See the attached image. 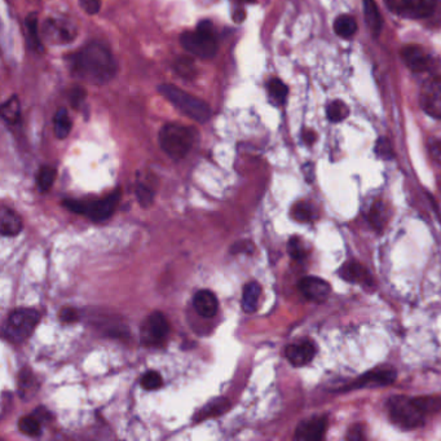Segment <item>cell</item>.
<instances>
[{
	"instance_id": "ab89813d",
	"label": "cell",
	"mask_w": 441,
	"mask_h": 441,
	"mask_svg": "<svg viewBox=\"0 0 441 441\" xmlns=\"http://www.w3.org/2000/svg\"><path fill=\"white\" fill-rule=\"evenodd\" d=\"M430 151H431L432 157H434L436 161L441 162V140L432 141V143H431V146H430Z\"/></svg>"
},
{
	"instance_id": "f1b7e54d",
	"label": "cell",
	"mask_w": 441,
	"mask_h": 441,
	"mask_svg": "<svg viewBox=\"0 0 441 441\" xmlns=\"http://www.w3.org/2000/svg\"><path fill=\"white\" fill-rule=\"evenodd\" d=\"M56 179V170L51 166H43L38 176H36V183L38 188L41 192H47L51 186H54Z\"/></svg>"
},
{
	"instance_id": "e0dca14e",
	"label": "cell",
	"mask_w": 441,
	"mask_h": 441,
	"mask_svg": "<svg viewBox=\"0 0 441 441\" xmlns=\"http://www.w3.org/2000/svg\"><path fill=\"white\" fill-rule=\"evenodd\" d=\"M193 305L202 318H214L218 312V299L210 290H200L193 298Z\"/></svg>"
},
{
	"instance_id": "8d00e7d4",
	"label": "cell",
	"mask_w": 441,
	"mask_h": 441,
	"mask_svg": "<svg viewBox=\"0 0 441 441\" xmlns=\"http://www.w3.org/2000/svg\"><path fill=\"white\" fill-rule=\"evenodd\" d=\"M59 318H60V321L64 323V324H73V323H76V320H78V313H76V310L74 308L66 307V308H62L60 310Z\"/></svg>"
},
{
	"instance_id": "f546056e",
	"label": "cell",
	"mask_w": 441,
	"mask_h": 441,
	"mask_svg": "<svg viewBox=\"0 0 441 441\" xmlns=\"http://www.w3.org/2000/svg\"><path fill=\"white\" fill-rule=\"evenodd\" d=\"M26 29H28L29 41L33 49H36L38 52H43V46H41L39 35H38V19L36 14H29L26 19Z\"/></svg>"
},
{
	"instance_id": "d6986e66",
	"label": "cell",
	"mask_w": 441,
	"mask_h": 441,
	"mask_svg": "<svg viewBox=\"0 0 441 441\" xmlns=\"http://www.w3.org/2000/svg\"><path fill=\"white\" fill-rule=\"evenodd\" d=\"M262 294V288L258 283H248L242 294V308L248 313L255 312Z\"/></svg>"
},
{
	"instance_id": "4dcf8cb0",
	"label": "cell",
	"mask_w": 441,
	"mask_h": 441,
	"mask_svg": "<svg viewBox=\"0 0 441 441\" xmlns=\"http://www.w3.org/2000/svg\"><path fill=\"white\" fill-rule=\"evenodd\" d=\"M348 113H350L348 106L340 100L333 101L326 109V114H328V118L330 119L331 122L345 121V118L348 117Z\"/></svg>"
},
{
	"instance_id": "603a6c76",
	"label": "cell",
	"mask_w": 441,
	"mask_h": 441,
	"mask_svg": "<svg viewBox=\"0 0 441 441\" xmlns=\"http://www.w3.org/2000/svg\"><path fill=\"white\" fill-rule=\"evenodd\" d=\"M1 117L8 123H19L21 119V105L19 97L12 96L1 106Z\"/></svg>"
},
{
	"instance_id": "83f0119b",
	"label": "cell",
	"mask_w": 441,
	"mask_h": 441,
	"mask_svg": "<svg viewBox=\"0 0 441 441\" xmlns=\"http://www.w3.org/2000/svg\"><path fill=\"white\" fill-rule=\"evenodd\" d=\"M268 92L275 103H285V100L288 97L289 90H288V86L283 81L273 78L268 82Z\"/></svg>"
},
{
	"instance_id": "6da1fadb",
	"label": "cell",
	"mask_w": 441,
	"mask_h": 441,
	"mask_svg": "<svg viewBox=\"0 0 441 441\" xmlns=\"http://www.w3.org/2000/svg\"><path fill=\"white\" fill-rule=\"evenodd\" d=\"M76 76L93 84H105L117 73V64L111 51L100 43H90L73 57Z\"/></svg>"
},
{
	"instance_id": "9c48e42d",
	"label": "cell",
	"mask_w": 441,
	"mask_h": 441,
	"mask_svg": "<svg viewBox=\"0 0 441 441\" xmlns=\"http://www.w3.org/2000/svg\"><path fill=\"white\" fill-rule=\"evenodd\" d=\"M170 325L162 312H153L141 328V340L146 345H159L168 335Z\"/></svg>"
},
{
	"instance_id": "7a4b0ae2",
	"label": "cell",
	"mask_w": 441,
	"mask_h": 441,
	"mask_svg": "<svg viewBox=\"0 0 441 441\" xmlns=\"http://www.w3.org/2000/svg\"><path fill=\"white\" fill-rule=\"evenodd\" d=\"M387 407L391 421L405 430L421 427L427 417L417 397L392 396L387 402Z\"/></svg>"
},
{
	"instance_id": "5b68a950",
	"label": "cell",
	"mask_w": 441,
	"mask_h": 441,
	"mask_svg": "<svg viewBox=\"0 0 441 441\" xmlns=\"http://www.w3.org/2000/svg\"><path fill=\"white\" fill-rule=\"evenodd\" d=\"M180 43L186 51L201 59H211L218 51L214 26L210 21H201L196 31L183 33Z\"/></svg>"
},
{
	"instance_id": "9a60e30c",
	"label": "cell",
	"mask_w": 441,
	"mask_h": 441,
	"mask_svg": "<svg viewBox=\"0 0 441 441\" xmlns=\"http://www.w3.org/2000/svg\"><path fill=\"white\" fill-rule=\"evenodd\" d=\"M285 355L291 365L300 368V366L310 364L313 360L316 355V345H313L310 340H302L294 345H288Z\"/></svg>"
},
{
	"instance_id": "7402d4cb",
	"label": "cell",
	"mask_w": 441,
	"mask_h": 441,
	"mask_svg": "<svg viewBox=\"0 0 441 441\" xmlns=\"http://www.w3.org/2000/svg\"><path fill=\"white\" fill-rule=\"evenodd\" d=\"M334 30L342 38H351L356 33L358 25L353 17L348 14H342L334 22Z\"/></svg>"
},
{
	"instance_id": "f35d334b",
	"label": "cell",
	"mask_w": 441,
	"mask_h": 441,
	"mask_svg": "<svg viewBox=\"0 0 441 441\" xmlns=\"http://www.w3.org/2000/svg\"><path fill=\"white\" fill-rule=\"evenodd\" d=\"M243 250H245V253H251L254 250V246H253L251 242H245V243L243 242H238L232 248V253H241Z\"/></svg>"
},
{
	"instance_id": "2e32d148",
	"label": "cell",
	"mask_w": 441,
	"mask_h": 441,
	"mask_svg": "<svg viewBox=\"0 0 441 441\" xmlns=\"http://www.w3.org/2000/svg\"><path fill=\"white\" fill-rule=\"evenodd\" d=\"M340 277L351 283H359L365 289L374 286L370 272L358 262H345L338 270Z\"/></svg>"
},
{
	"instance_id": "52a82bcc",
	"label": "cell",
	"mask_w": 441,
	"mask_h": 441,
	"mask_svg": "<svg viewBox=\"0 0 441 441\" xmlns=\"http://www.w3.org/2000/svg\"><path fill=\"white\" fill-rule=\"evenodd\" d=\"M41 315L31 308L16 310L8 316L4 325V335L8 340L20 343L34 333L35 326L39 324Z\"/></svg>"
},
{
	"instance_id": "8fae6325",
	"label": "cell",
	"mask_w": 441,
	"mask_h": 441,
	"mask_svg": "<svg viewBox=\"0 0 441 441\" xmlns=\"http://www.w3.org/2000/svg\"><path fill=\"white\" fill-rule=\"evenodd\" d=\"M421 105L427 114L441 119V76H435L423 84Z\"/></svg>"
},
{
	"instance_id": "44dd1931",
	"label": "cell",
	"mask_w": 441,
	"mask_h": 441,
	"mask_svg": "<svg viewBox=\"0 0 441 441\" xmlns=\"http://www.w3.org/2000/svg\"><path fill=\"white\" fill-rule=\"evenodd\" d=\"M388 220V210L383 202H375L369 211V221L375 230L380 232Z\"/></svg>"
},
{
	"instance_id": "d6a6232c",
	"label": "cell",
	"mask_w": 441,
	"mask_h": 441,
	"mask_svg": "<svg viewBox=\"0 0 441 441\" xmlns=\"http://www.w3.org/2000/svg\"><path fill=\"white\" fill-rule=\"evenodd\" d=\"M163 380L158 372H145L141 378V387L148 390V391H153V390H157L159 387L162 386Z\"/></svg>"
},
{
	"instance_id": "484cf974",
	"label": "cell",
	"mask_w": 441,
	"mask_h": 441,
	"mask_svg": "<svg viewBox=\"0 0 441 441\" xmlns=\"http://www.w3.org/2000/svg\"><path fill=\"white\" fill-rule=\"evenodd\" d=\"M364 8H365L366 20L369 22L372 31L380 33L382 19L377 4L374 3V0H364Z\"/></svg>"
},
{
	"instance_id": "b9f144b4",
	"label": "cell",
	"mask_w": 441,
	"mask_h": 441,
	"mask_svg": "<svg viewBox=\"0 0 441 441\" xmlns=\"http://www.w3.org/2000/svg\"><path fill=\"white\" fill-rule=\"evenodd\" d=\"M245 17H246V14H245L243 9H237L235 14H233V20L235 22H242V21L245 20Z\"/></svg>"
},
{
	"instance_id": "836d02e7",
	"label": "cell",
	"mask_w": 441,
	"mask_h": 441,
	"mask_svg": "<svg viewBox=\"0 0 441 441\" xmlns=\"http://www.w3.org/2000/svg\"><path fill=\"white\" fill-rule=\"evenodd\" d=\"M136 197H138V202H140L141 206L148 207L152 205L154 193L148 186L138 184V188H136Z\"/></svg>"
},
{
	"instance_id": "3957f363",
	"label": "cell",
	"mask_w": 441,
	"mask_h": 441,
	"mask_svg": "<svg viewBox=\"0 0 441 441\" xmlns=\"http://www.w3.org/2000/svg\"><path fill=\"white\" fill-rule=\"evenodd\" d=\"M194 143V131L179 123H167L159 132V144L170 158L179 161L191 152Z\"/></svg>"
},
{
	"instance_id": "ba28073f",
	"label": "cell",
	"mask_w": 441,
	"mask_h": 441,
	"mask_svg": "<svg viewBox=\"0 0 441 441\" xmlns=\"http://www.w3.org/2000/svg\"><path fill=\"white\" fill-rule=\"evenodd\" d=\"M387 7L404 19H425L432 14L436 8L435 0H385Z\"/></svg>"
},
{
	"instance_id": "ffe728a7",
	"label": "cell",
	"mask_w": 441,
	"mask_h": 441,
	"mask_svg": "<svg viewBox=\"0 0 441 441\" xmlns=\"http://www.w3.org/2000/svg\"><path fill=\"white\" fill-rule=\"evenodd\" d=\"M291 216L300 223H312L318 219V213L310 202L300 201L291 208Z\"/></svg>"
},
{
	"instance_id": "7c38bea8",
	"label": "cell",
	"mask_w": 441,
	"mask_h": 441,
	"mask_svg": "<svg viewBox=\"0 0 441 441\" xmlns=\"http://www.w3.org/2000/svg\"><path fill=\"white\" fill-rule=\"evenodd\" d=\"M328 428V418L325 415H315L298 425L295 439L299 441H318L324 437Z\"/></svg>"
},
{
	"instance_id": "60d3db41",
	"label": "cell",
	"mask_w": 441,
	"mask_h": 441,
	"mask_svg": "<svg viewBox=\"0 0 441 441\" xmlns=\"http://www.w3.org/2000/svg\"><path fill=\"white\" fill-rule=\"evenodd\" d=\"M303 140L307 144H313V141L316 140V133L310 130L303 132Z\"/></svg>"
},
{
	"instance_id": "d590c367",
	"label": "cell",
	"mask_w": 441,
	"mask_h": 441,
	"mask_svg": "<svg viewBox=\"0 0 441 441\" xmlns=\"http://www.w3.org/2000/svg\"><path fill=\"white\" fill-rule=\"evenodd\" d=\"M84 98H86V91L81 87H76V88L70 91L69 101L73 108L78 109L82 105Z\"/></svg>"
},
{
	"instance_id": "7bdbcfd3",
	"label": "cell",
	"mask_w": 441,
	"mask_h": 441,
	"mask_svg": "<svg viewBox=\"0 0 441 441\" xmlns=\"http://www.w3.org/2000/svg\"><path fill=\"white\" fill-rule=\"evenodd\" d=\"M435 1H436V4H437V3H439V1H441V0H435Z\"/></svg>"
},
{
	"instance_id": "cb8c5ba5",
	"label": "cell",
	"mask_w": 441,
	"mask_h": 441,
	"mask_svg": "<svg viewBox=\"0 0 441 441\" xmlns=\"http://www.w3.org/2000/svg\"><path fill=\"white\" fill-rule=\"evenodd\" d=\"M55 133L59 138H65L71 131V121L65 108L59 109L55 116Z\"/></svg>"
},
{
	"instance_id": "30bf717a",
	"label": "cell",
	"mask_w": 441,
	"mask_h": 441,
	"mask_svg": "<svg viewBox=\"0 0 441 441\" xmlns=\"http://www.w3.org/2000/svg\"><path fill=\"white\" fill-rule=\"evenodd\" d=\"M396 380V372L392 366H378L370 372L361 375L352 385L345 387V391H352L364 387L388 386Z\"/></svg>"
},
{
	"instance_id": "4316f807",
	"label": "cell",
	"mask_w": 441,
	"mask_h": 441,
	"mask_svg": "<svg viewBox=\"0 0 441 441\" xmlns=\"http://www.w3.org/2000/svg\"><path fill=\"white\" fill-rule=\"evenodd\" d=\"M19 428L22 434L30 436V437H36L41 434V422L38 418L31 417V415L22 417L19 422Z\"/></svg>"
},
{
	"instance_id": "4fadbf2b",
	"label": "cell",
	"mask_w": 441,
	"mask_h": 441,
	"mask_svg": "<svg viewBox=\"0 0 441 441\" xmlns=\"http://www.w3.org/2000/svg\"><path fill=\"white\" fill-rule=\"evenodd\" d=\"M401 57L407 68L414 73H423L432 69L434 61L431 56L420 46H407L401 51Z\"/></svg>"
},
{
	"instance_id": "277c9868",
	"label": "cell",
	"mask_w": 441,
	"mask_h": 441,
	"mask_svg": "<svg viewBox=\"0 0 441 441\" xmlns=\"http://www.w3.org/2000/svg\"><path fill=\"white\" fill-rule=\"evenodd\" d=\"M158 91L170 103H173L175 108L193 121L203 123L211 117L210 106L198 97L192 96L191 93L171 84H162L159 86Z\"/></svg>"
},
{
	"instance_id": "ac0fdd59",
	"label": "cell",
	"mask_w": 441,
	"mask_h": 441,
	"mask_svg": "<svg viewBox=\"0 0 441 441\" xmlns=\"http://www.w3.org/2000/svg\"><path fill=\"white\" fill-rule=\"evenodd\" d=\"M22 229V220L14 210L8 207H1L0 211V232L6 237L17 235Z\"/></svg>"
},
{
	"instance_id": "5bb4252c",
	"label": "cell",
	"mask_w": 441,
	"mask_h": 441,
	"mask_svg": "<svg viewBox=\"0 0 441 441\" xmlns=\"http://www.w3.org/2000/svg\"><path fill=\"white\" fill-rule=\"evenodd\" d=\"M299 290L304 297L316 303H323L330 295L329 283L318 277H304L299 283Z\"/></svg>"
},
{
	"instance_id": "74e56055",
	"label": "cell",
	"mask_w": 441,
	"mask_h": 441,
	"mask_svg": "<svg viewBox=\"0 0 441 441\" xmlns=\"http://www.w3.org/2000/svg\"><path fill=\"white\" fill-rule=\"evenodd\" d=\"M83 9L88 14H96L101 8V0H79Z\"/></svg>"
},
{
	"instance_id": "e575fe53",
	"label": "cell",
	"mask_w": 441,
	"mask_h": 441,
	"mask_svg": "<svg viewBox=\"0 0 441 441\" xmlns=\"http://www.w3.org/2000/svg\"><path fill=\"white\" fill-rule=\"evenodd\" d=\"M375 153L380 156V158L390 159L393 157L392 146L387 138H380L377 141Z\"/></svg>"
},
{
	"instance_id": "8992f818",
	"label": "cell",
	"mask_w": 441,
	"mask_h": 441,
	"mask_svg": "<svg viewBox=\"0 0 441 441\" xmlns=\"http://www.w3.org/2000/svg\"><path fill=\"white\" fill-rule=\"evenodd\" d=\"M119 198H121V192L116 191L103 200L95 201L90 203L82 202V201L65 200L62 202V205L76 214L86 215L87 218H90L91 220L101 223V221L108 220L113 215L119 202Z\"/></svg>"
},
{
	"instance_id": "1f68e13d",
	"label": "cell",
	"mask_w": 441,
	"mask_h": 441,
	"mask_svg": "<svg viewBox=\"0 0 441 441\" xmlns=\"http://www.w3.org/2000/svg\"><path fill=\"white\" fill-rule=\"evenodd\" d=\"M288 251H289L290 256L295 260H303L304 258L307 256L305 243L299 237H293L290 240Z\"/></svg>"
},
{
	"instance_id": "d4e9b609",
	"label": "cell",
	"mask_w": 441,
	"mask_h": 441,
	"mask_svg": "<svg viewBox=\"0 0 441 441\" xmlns=\"http://www.w3.org/2000/svg\"><path fill=\"white\" fill-rule=\"evenodd\" d=\"M173 69L184 79H193L197 76V68L188 57H178L173 62Z\"/></svg>"
}]
</instances>
